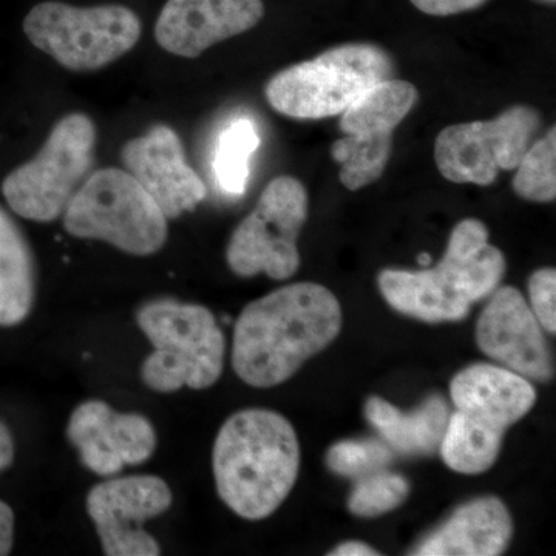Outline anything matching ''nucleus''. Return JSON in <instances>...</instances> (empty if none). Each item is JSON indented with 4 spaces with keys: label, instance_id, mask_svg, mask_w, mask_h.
<instances>
[{
    "label": "nucleus",
    "instance_id": "1",
    "mask_svg": "<svg viewBox=\"0 0 556 556\" xmlns=\"http://www.w3.org/2000/svg\"><path fill=\"white\" fill-rule=\"evenodd\" d=\"M342 329L338 298L321 285H288L254 300L233 328L232 368L249 387L273 388L291 379L327 350Z\"/></svg>",
    "mask_w": 556,
    "mask_h": 556
},
{
    "label": "nucleus",
    "instance_id": "2",
    "mask_svg": "<svg viewBox=\"0 0 556 556\" xmlns=\"http://www.w3.org/2000/svg\"><path fill=\"white\" fill-rule=\"evenodd\" d=\"M212 468L218 495L233 514L249 521L268 518L298 482V433L280 413L243 409L219 428Z\"/></svg>",
    "mask_w": 556,
    "mask_h": 556
},
{
    "label": "nucleus",
    "instance_id": "3",
    "mask_svg": "<svg viewBox=\"0 0 556 556\" xmlns=\"http://www.w3.org/2000/svg\"><path fill=\"white\" fill-rule=\"evenodd\" d=\"M506 273V258L489 241V229L477 218L457 223L437 268L383 269L380 294L404 316L441 324L463 320L471 306L492 294Z\"/></svg>",
    "mask_w": 556,
    "mask_h": 556
},
{
    "label": "nucleus",
    "instance_id": "4",
    "mask_svg": "<svg viewBox=\"0 0 556 556\" xmlns=\"http://www.w3.org/2000/svg\"><path fill=\"white\" fill-rule=\"evenodd\" d=\"M137 321L153 348L141 367L142 382L150 390H206L222 378L226 339L211 311L159 299L138 309Z\"/></svg>",
    "mask_w": 556,
    "mask_h": 556
},
{
    "label": "nucleus",
    "instance_id": "5",
    "mask_svg": "<svg viewBox=\"0 0 556 556\" xmlns=\"http://www.w3.org/2000/svg\"><path fill=\"white\" fill-rule=\"evenodd\" d=\"M394 61L375 43H343L281 70L266 84L270 108L295 119L342 115L372 87L394 78Z\"/></svg>",
    "mask_w": 556,
    "mask_h": 556
},
{
    "label": "nucleus",
    "instance_id": "6",
    "mask_svg": "<svg viewBox=\"0 0 556 556\" xmlns=\"http://www.w3.org/2000/svg\"><path fill=\"white\" fill-rule=\"evenodd\" d=\"M65 230L100 240L126 254L148 257L167 241V217L129 172L105 167L90 174L64 211Z\"/></svg>",
    "mask_w": 556,
    "mask_h": 556
},
{
    "label": "nucleus",
    "instance_id": "7",
    "mask_svg": "<svg viewBox=\"0 0 556 556\" xmlns=\"http://www.w3.org/2000/svg\"><path fill=\"white\" fill-rule=\"evenodd\" d=\"M141 31L137 13L123 5L80 9L42 2L24 21L33 46L72 72L108 67L137 46Z\"/></svg>",
    "mask_w": 556,
    "mask_h": 556
},
{
    "label": "nucleus",
    "instance_id": "8",
    "mask_svg": "<svg viewBox=\"0 0 556 556\" xmlns=\"http://www.w3.org/2000/svg\"><path fill=\"white\" fill-rule=\"evenodd\" d=\"M97 127L84 113L54 124L38 155L3 179L7 203L21 217L50 223L64 215L70 200L93 166Z\"/></svg>",
    "mask_w": 556,
    "mask_h": 556
},
{
    "label": "nucleus",
    "instance_id": "9",
    "mask_svg": "<svg viewBox=\"0 0 556 556\" xmlns=\"http://www.w3.org/2000/svg\"><path fill=\"white\" fill-rule=\"evenodd\" d=\"M308 218V192L298 178H274L254 211L237 226L226 249L230 270L239 277L266 274L287 280L300 268L299 236Z\"/></svg>",
    "mask_w": 556,
    "mask_h": 556
},
{
    "label": "nucleus",
    "instance_id": "10",
    "mask_svg": "<svg viewBox=\"0 0 556 556\" xmlns=\"http://www.w3.org/2000/svg\"><path fill=\"white\" fill-rule=\"evenodd\" d=\"M540 126V112L518 104L492 121L445 127L434 142L438 170L456 185H493L500 170L517 169Z\"/></svg>",
    "mask_w": 556,
    "mask_h": 556
},
{
    "label": "nucleus",
    "instance_id": "11",
    "mask_svg": "<svg viewBox=\"0 0 556 556\" xmlns=\"http://www.w3.org/2000/svg\"><path fill=\"white\" fill-rule=\"evenodd\" d=\"M417 97L412 83L390 78L342 113L340 131L345 137L331 146V155L346 189L358 190L382 177L391 156L393 131L415 108Z\"/></svg>",
    "mask_w": 556,
    "mask_h": 556
},
{
    "label": "nucleus",
    "instance_id": "12",
    "mask_svg": "<svg viewBox=\"0 0 556 556\" xmlns=\"http://www.w3.org/2000/svg\"><path fill=\"white\" fill-rule=\"evenodd\" d=\"M170 486L159 477L113 478L90 490L87 514L109 556H156L155 538L142 529L146 521L166 514L172 506Z\"/></svg>",
    "mask_w": 556,
    "mask_h": 556
},
{
    "label": "nucleus",
    "instance_id": "13",
    "mask_svg": "<svg viewBox=\"0 0 556 556\" xmlns=\"http://www.w3.org/2000/svg\"><path fill=\"white\" fill-rule=\"evenodd\" d=\"M479 350L519 376L536 382L554 378L543 327L525 295L514 287L496 288L477 324Z\"/></svg>",
    "mask_w": 556,
    "mask_h": 556
},
{
    "label": "nucleus",
    "instance_id": "14",
    "mask_svg": "<svg viewBox=\"0 0 556 556\" xmlns=\"http://www.w3.org/2000/svg\"><path fill=\"white\" fill-rule=\"evenodd\" d=\"M121 159L167 219L195 211L206 199V185L189 166L181 139L169 126L159 124L142 137L130 139L124 144Z\"/></svg>",
    "mask_w": 556,
    "mask_h": 556
},
{
    "label": "nucleus",
    "instance_id": "15",
    "mask_svg": "<svg viewBox=\"0 0 556 556\" xmlns=\"http://www.w3.org/2000/svg\"><path fill=\"white\" fill-rule=\"evenodd\" d=\"M263 16V0H167L155 38L161 49L193 60L223 40L252 30Z\"/></svg>",
    "mask_w": 556,
    "mask_h": 556
},
{
    "label": "nucleus",
    "instance_id": "16",
    "mask_svg": "<svg viewBox=\"0 0 556 556\" xmlns=\"http://www.w3.org/2000/svg\"><path fill=\"white\" fill-rule=\"evenodd\" d=\"M450 397L457 412L504 433L536 404L535 387L529 379L489 364L470 365L457 372L450 383Z\"/></svg>",
    "mask_w": 556,
    "mask_h": 556
},
{
    "label": "nucleus",
    "instance_id": "17",
    "mask_svg": "<svg viewBox=\"0 0 556 556\" xmlns=\"http://www.w3.org/2000/svg\"><path fill=\"white\" fill-rule=\"evenodd\" d=\"M511 536L514 521L506 504L496 496H482L457 507L409 555L497 556L507 551Z\"/></svg>",
    "mask_w": 556,
    "mask_h": 556
},
{
    "label": "nucleus",
    "instance_id": "18",
    "mask_svg": "<svg viewBox=\"0 0 556 556\" xmlns=\"http://www.w3.org/2000/svg\"><path fill=\"white\" fill-rule=\"evenodd\" d=\"M450 405L441 394H431L413 412H402L386 399L369 397L365 417L380 439L402 456H430L439 452L447 430Z\"/></svg>",
    "mask_w": 556,
    "mask_h": 556
},
{
    "label": "nucleus",
    "instance_id": "19",
    "mask_svg": "<svg viewBox=\"0 0 556 556\" xmlns=\"http://www.w3.org/2000/svg\"><path fill=\"white\" fill-rule=\"evenodd\" d=\"M123 413L104 401H87L70 416L67 438L78 450L84 466L100 477L123 470Z\"/></svg>",
    "mask_w": 556,
    "mask_h": 556
},
{
    "label": "nucleus",
    "instance_id": "20",
    "mask_svg": "<svg viewBox=\"0 0 556 556\" xmlns=\"http://www.w3.org/2000/svg\"><path fill=\"white\" fill-rule=\"evenodd\" d=\"M36 268L20 226L0 207V327H16L31 313Z\"/></svg>",
    "mask_w": 556,
    "mask_h": 556
},
{
    "label": "nucleus",
    "instance_id": "21",
    "mask_svg": "<svg viewBox=\"0 0 556 556\" xmlns=\"http://www.w3.org/2000/svg\"><path fill=\"white\" fill-rule=\"evenodd\" d=\"M504 434V431L455 409L450 413L439 453L453 471L475 477L495 466Z\"/></svg>",
    "mask_w": 556,
    "mask_h": 556
},
{
    "label": "nucleus",
    "instance_id": "22",
    "mask_svg": "<svg viewBox=\"0 0 556 556\" xmlns=\"http://www.w3.org/2000/svg\"><path fill=\"white\" fill-rule=\"evenodd\" d=\"M260 135L249 119L233 121L219 135L215 149L214 170L223 192L241 195L247 190L249 163L257 152Z\"/></svg>",
    "mask_w": 556,
    "mask_h": 556
},
{
    "label": "nucleus",
    "instance_id": "23",
    "mask_svg": "<svg viewBox=\"0 0 556 556\" xmlns=\"http://www.w3.org/2000/svg\"><path fill=\"white\" fill-rule=\"evenodd\" d=\"M514 178V190L522 200L552 203L556 199V129L532 142Z\"/></svg>",
    "mask_w": 556,
    "mask_h": 556
},
{
    "label": "nucleus",
    "instance_id": "24",
    "mask_svg": "<svg viewBox=\"0 0 556 556\" xmlns=\"http://www.w3.org/2000/svg\"><path fill=\"white\" fill-rule=\"evenodd\" d=\"M409 495V482L388 468L354 481L348 510L361 518H376L396 510Z\"/></svg>",
    "mask_w": 556,
    "mask_h": 556
},
{
    "label": "nucleus",
    "instance_id": "25",
    "mask_svg": "<svg viewBox=\"0 0 556 556\" xmlns=\"http://www.w3.org/2000/svg\"><path fill=\"white\" fill-rule=\"evenodd\" d=\"M393 450L382 439H348L327 452V467L339 477L357 479L391 466Z\"/></svg>",
    "mask_w": 556,
    "mask_h": 556
},
{
    "label": "nucleus",
    "instance_id": "26",
    "mask_svg": "<svg viewBox=\"0 0 556 556\" xmlns=\"http://www.w3.org/2000/svg\"><path fill=\"white\" fill-rule=\"evenodd\" d=\"M530 309L533 311L541 327L556 332V270L538 269L529 278Z\"/></svg>",
    "mask_w": 556,
    "mask_h": 556
},
{
    "label": "nucleus",
    "instance_id": "27",
    "mask_svg": "<svg viewBox=\"0 0 556 556\" xmlns=\"http://www.w3.org/2000/svg\"><path fill=\"white\" fill-rule=\"evenodd\" d=\"M417 10L428 16H455L484 5L489 0H409Z\"/></svg>",
    "mask_w": 556,
    "mask_h": 556
},
{
    "label": "nucleus",
    "instance_id": "28",
    "mask_svg": "<svg viewBox=\"0 0 556 556\" xmlns=\"http://www.w3.org/2000/svg\"><path fill=\"white\" fill-rule=\"evenodd\" d=\"M14 541V514L9 504L0 501V556L9 555Z\"/></svg>",
    "mask_w": 556,
    "mask_h": 556
},
{
    "label": "nucleus",
    "instance_id": "29",
    "mask_svg": "<svg viewBox=\"0 0 556 556\" xmlns=\"http://www.w3.org/2000/svg\"><path fill=\"white\" fill-rule=\"evenodd\" d=\"M14 460L13 434L5 424L0 422V471L7 470Z\"/></svg>",
    "mask_w": 556,
    "mask_h": 556
},
{
    "label": "nucleus",
    "instance_id": "30",
    "mask_svg": "<svg viewBox=\"0 0 556 556\" xmlns=\"http://www.w3.org/2000/svg\"><path fill=\"white\" fill-rule=\"evenodd\" d=\"M331 556H376L380 555L376 548L369 547L368 544L361 541H346L340 544L329 554Z\"/></svg>",
    "mask_w": 556,
    "mask_h": 556
},
{
    "label": "nucleus",
    "instance_id": "31",
    "mask_svg": "<svg viewBox=\"0 0 556 556\" xmlns=\"http://www.w3.org/2000/svg\"><path fill=\"white\" fill-rule=\"evenodd\" d=\"M417 262H419V265L430 266L431 265V255L426 254V252H424V254H420L419 257H417Z\"/></svg>",
    "mask_w": 556,
    "mask_h": 556
},
{
    "label": "nucleus",
    "instance_id": "32",
    "mask_svg": "<svg viewBox=\"0 0 556 556\" xmlns=\"http://www.w3.org/2000/svg\"><path fill=\"white\" fill-rule=\"evenodd\" d=\"M540 2H544V3H555V0H540Z\"/></svg>",
    "mask_w": 556,
    "mask_h": 556
}]
</instances>
